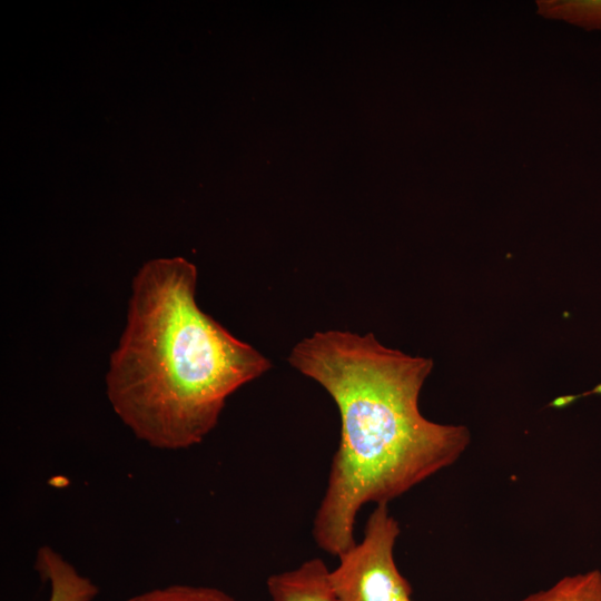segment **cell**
I'll use <instances>...</instances> for the list:
<instances>
[{"label":"cell","instance_id":"6da1fadb","mask_svg":"<svg viewBox=\"0 0 601 601\" xmlns=\"http://www.w3.org/2000/svg\"><path fill=\"white\" fill-rule=\"evenodd\" d=\"M288 362L322 385L339 412V445L313 523L316 544L339 556L356 543L364 505L388 504L454 464L471 434L421 413L433 361L386 347L372 333L317 332L293 347Z\"/></svg>","mask_w":601,"mask_h":601},{"label":"cell","instance_id":"7a4b0ae2","mask_svg":"<svg viewBox=\"0 0 601 601\" xmlns=\"http://www.w3.org/2000/svg\"><path fill=\"white\" fill-rule=\"evenodd\" d=\"M197 268L183 257L145 263L106 374L108 401L151 447H191L217 425L227 398L272 364L196 302Z\"/></svg>","mask_w":601,"mask_h":601},{"label":"cell","instance_id":"3957f363","mask_svg":"<svg viewBox=\"0 0 601 601\" xmlns=\"http://www.w3.org/2000/svg\"><path fill=\"white\" fill-rule=\"evenodd\" d=\"M401 529L387 504H378L367 519L363 540L356 542L329 571L336 601H397L411 597L412 587L400 572L394 546Z\"/></svg>","mask_w":601,"mask_h":601},{"label":"cell","instance_id":"277c9868","mask_svg":"<svg viewBox=\"0 0 601 601\" xmlns=\"http://www.w3.org/2000/svg\"><path fill=\"white\" fill-rule=\"evenodd\" d=\"M329 569L322 559L306 560L299 566L267 579L272 601H336Z\"/></svg>","mask_w":601,"mask_h":601},{"label":"cell","instance_id":"5b68a950","mask_svg":"<svg viewBox=\"0 0 601 601\" xmlns=\"http://www.w3.org/2000/svg\"><path fill=\"white\" fill-rule=\"evenodd\" d=\"M35 570L50 585L48 601H93L98 585L81 574L61 553L49 545L38 549Z\"/></svg>","mask_w":601,"mask_h":601},{"label":"cell","instance_id":"8992f818","mask_svg":"<svg viewBox=\"0 0 601 601\" xmlns=\"http://www.w3.org/2000/svg\"><path fill=\"white\" fill-rule=\"evenodd\" d=\"M519 601H601V571L566 575Z\"/></svg>","mask_w":601,"mask_h":601},{"label":"cell","instance_id":"52a82bcc","mask_svg":"<svg viewBox=\"0 0 601 601\" xmlns=\"http://www.w3.org/2000/svg\"><path fill=\"white\" fill-rule=\"evenodd\" d=\"M538 12L585 30H601V0H541Z\"/></svg>","mask_w":601,"mask_h":601},{"label":"cell","instance_id":"ba28073f","mask_svg":"<svg viewBox=\"0 0 601 601\" xmlns=\"http://www.w3.org/2000/svg\"><path fill=\"white\" fill-rule=\"evenodd\" d=\"M127 601H237L225 591L204 585L171 584L134 595Z\"/></svg>","mask_w":601,"mask_h":601},{"label":"cell","instance_id":"9c48e42d","mask_svg":"<svg viewBox=\"0 0 601 601\" xmlns=\"http://www.w3.org/2000/svg\"><path fill=\"white\" fill-rule=\"evenodd\" d=\"M397 601H412V600H411V597H403L398 599Z\"/></svg>","mask_w":601,"mask_h":601}]
</instances>
